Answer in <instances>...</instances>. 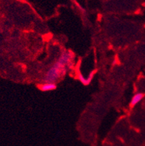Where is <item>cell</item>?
Masks as SVG:
<instances>
[{"mask_svg": "<svg viewBox=\"0 0 145 146\" xmlns=\"http://www.w3.org/2000/svg\"><path fill=\"white\" fill-rule=\"evenodd\" d=\"M39 88L42 91H50L56 88V85L54 82H44L39 85Z\"/></svg>", "mask_w": 145, "mask_h": 146, "instance_id": "cell-2", "label": "cell"}, {"mask_svg": "<svg viewBox=\"0 0 145 146\" xmlns=\"http://www.w3.org/2000/svg\"><path fill=\"white\" fill-rule=\"evenodd\" d=\"M67 66L59 59L48 70L44 78V82H56L61 79L66 74Z\"/></svg>", "mask_w": 145, "mask_h": 146, "instance_id": "cell-1", "label": "cell"}, {"mask_svg": "<svg viewBox=\"0 0 145 146\" xmlns=\"http://www.w3.org/2000/svg\"><path fill=\"white\" fill-rule=\"evenodd\" d=\"M144 94H142V93H138V94H135L131 99V101H130V107L133 108L135 105H137L139 102L144 98Z\"/></svg>", "mask_w": 145, "mask_h": 146, "instance_id": "cell-3", "label": "cell"}]
</instances>
